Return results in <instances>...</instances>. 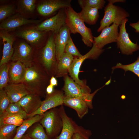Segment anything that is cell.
I'll use <instances>...</instances> for the list:
<instances>
[{
    "label": "cell",
    "mask_w": 139,
    "mask_h": 139,
    "mask_svg": "<svg viewBox=\"0 0 139 139\" xmlns=\"http://www.w3.org/2000/svg\"><path fill=\"white\" fill-rule=\"evenodd\" d=\"M64 95L62 91L54 90L50 94H47L45 99L42 101L39 108L34 112L27 115V118L37 115H43L49 110L56 107L63 105Z\"/></svg>",
    "instance_id": "4fadbf2b"
},
{
    "label": "cell",
    "mask_w": 139,
    "mask_h": 139,
    "mask_svg": "<svg viewBox=\"0 0 139 139\" xmlns=\"http://www.w3.org/2000/svg\"><path fill=\"white\" fill-rule=\"evenodd\" d=\"M104 50V49L97 47L93 42L91 49L85 54L79 57L74 58L69 69V73L71 77L88 93H91V89L87 85L85 81L81 80L79 78L80 67L85 60L97 59Z\"/></svg>",
    "instance_id": "277c9868"
},
{
    "label": "cell",
    "mask_w": 139,
    "mask_h": 139,
    "mask_svg": "<svg viewBox=\"0 0 139 139\" xmlns=\"http://www.w3.org/2000/svg\"><path fill=\"white\" fill-rule=\"evenodd\" d=\"M35 0H20L18 2L19 13L24 16L33 13L36 7Z\"/></svg>",
    "instance_id": "83f0119b"
},
{
    "label": "cell",
    "mask_w": 139,
    "mask_h": 139,
    "mask_svg": "<svg viewBox=\"0 0 139 139\" xmlns=\"http://www.w3.org/2000/svg\"><path fill=\"white\" fill-rule=\"evenodd\" d=\"M71 33L66 25L55 34L56 54L57 62L65 52V48L71 36Z\"/></svg>",
    "instance_id": "d6986e66"
},
{
    "label": "cell",
    "mask_w": 139,
    "mask_h": 139,
    "mask_svg": "<svg viewBox=\"0 0 139 139\" xmlns=\"http://www.w3.org/2000/svg\"><path fill=\"white\" fill-rule=\"evenodd\" d=\"M15 11V7L13 4L1 5L0 6V21L1 22L13 15Z\"/></svg>",
    "instance_id": "1f68e13d"
},
{
    "label": "cell",
    "mask_w": 139,
    "mask_h": 139,
    "mask_svg": "<svg viewBox=\"0 0 139 139\" xmlns=\"http://www.w3.org/2000/svg\"><path fill=\"white\" fill-rule=\"evenodd\" d=\"M55 34L51 32L45 44L36 49L34 60L42 68L51 78L55 76L57 61L56 54Z\"/></svg>",
    "instance_id": "7a4b0ae2"
},
{
    "label": "cell",
    "mask_w": 139,
    "mask_h": 139,
    "mask_svg": "<svg viewBox=\"0 0 139 139\" xmlns=\"http://www.w3.org/2000/svg\"><path fill=\"white\" fill-rule=\"evenodd\" d=\"M66 18L65 8L61 9L55 15L45 20L34 27L40 31L51 32L56 34L66 25Z\"/></svg>",
    "instance_id": "9c48e42d"
},
{
    "label": "cell",
    "mask_w": 139,
    "mask_h": 139,
    "mask_svg": "<svg viewBox=\"0 0 139 139\" xmlns=\"http://www.w3.org/2000/svg\"><path fill=\"white\" fill-rule=\"evenodd\" d=\"M4 89L11 103L18 102L22 97L30 93L23 83H8Z\"/></svg>",
    "instance_id": "ffe728a7"
},
{
    "label": "cell",
    "mask_w": 139,
    "mask_h": 139,
    "mask_svg": "<svg viewBox=\"0 0 139 139\" xmlns=\"http://www.w3.org/2000/svg\"><path fill=\"white\" fill-rule=\"evenodd\" d=\"M64 77V84L63 90L64 96L81 99L85 102L89 108L93 109V97L97 92L103 87L97 89L92 93H89L85 91L67 75Z\"/></svg>",
    "instance_id": "52a82bcc"
},
{
    "label": "cell",
    "mask_w": 139,
    "mask_h": 139,
    "mask_svg": "<svg viewBox=\"0 0 139 139\" xmlns=\"http://www.w3.org/2000/svg\"><path fill=\"white\" fill-rule=\"evenodd\" d=\"M74 58L65 52L58 61L55 73V77H64L67 75Z\"/></svg>",
    "instance_id": "603a6c76"
},
{
    "label": "cell",
    "mask_w": 139,
    "mask_h": 139,
    "mask_svg": "<svg viewBox=\"0 0 139 139\" xmlns=\"http://www.w3.org/2000/svg\"><path fill=\"white\" fill-rule=\"evenodd\" d=\"M43 115H37L24 120L22 124L17 128L16 133L13 139H21L25 132L33 125L39 121Z\"/></svg>",
    "instance_id": "484cf974"
},
{
    "label": "cell",
    "mask_w": 139,
    "mask_h": 139,
    "mask_svg": "<svg viewBox=\"0 0 139 139\" xmlns=\"http://www.w3.org/2000/svg\"><path fill=\"white\" fill-rule=\"evenodd\" d=\"M54 86L49 84L47 87L46 91L47 94H50L52 93L54 91Z\"/></svg>",
    "instance_id": "f35d334b"
},
{
    "label": "cell",
    "mask_w": 139,
    "mask_h": 139,
    "mask_svg": "<svg viewBox=\"0 0 139 139\" xmlns=\"http://www.w3.org/2000/svg\"><path fill=\"white\" fill-rule=\"evenodd\" d=\"M17 127L8 125L0 126V139H13L16 133Z\"/></svg>",
    "instance_id": "f1b7e54d"
},
{
    "label": "cell",
    "mask_w": 139,
    "mask_h": 139,
    "mask_svg": "<svg viewBox=\"0 0 139 139\" xmlns=\"http://www.w3.org/2000/svg\"><path fill=\"white\" fill-rule=\"evenodd\" d=\"M26 67L19 61L10 63L8 72V83L18 84L23 83L24 79Z\"/></svg>",
    "instance_id": "ac0fdd59"
},
{
    "label": "cell",
    "mask_w": 139,
    "mask_h": 139,
    "mask_svg": "<svg viewBox=\"0 0 139 139\" xmlns=\"http://www.w3.org/2000/svg\"><path fill=\"white\" fill-rule=\"evenodd\" d=\"M21 139H33L30 137L28 134H24Z\"/></svg>",
    "instance_id": "b9f144b4"
},
{
    "label": "cell",
    "mask_w": 139,
    "mask_h": 139,
    "mask_svg": "<svg viewBox=\"0 0 139 139\" xmlns=\"http://www.w3.org/2000/svg\"><path fill=\"white\" fill-rule=\"evenodd\" d=\"M63 122V127L59 135L55 139H72L73 135L79 133L90 137L92 134L91 131L79 125L67 115L63 105L58 108Z\"/></svg>",
    "instance_id": "5b68a950"
},
{
    "label": "cell",
    "mask_w": 139,
    "mask_h": 139,
    "mask_svg": "<svg viewBox=\"0 0 139 139\" xmlns=\"http://www.w3.org/2000/svg\"><path fill=\"white\" fill-rule=\"evenodd\" d=\"M3 113L7 114H23L26 113L18 102H15L10 103Z\"/></svg>",
    "instance_id": "e575fe53"
},
{
    "label": "cell",
    "mask_w": 139,
    "mask_h": 139,
    "mask_svg": "<svg viewBox=\"0 0 139 139\" xmlns=\"http://www.w3.org/2000/svg\"><path fill=\"white\" fill-rule=\"evenodd\" d=\"M79 13L84 22L90 25L96 24L99 17L98 8L85 6Z\"/></svg>",
    "instance_id": "d4e9b609"
},
{
    "label": "cell",
    "mask_w": 139,
    "mask_h": 139,
    "mask_svg": "<svg viewBox=\"0 0 139 139\" xmlns=\"http://www.w3.org/2000/svg\"><path fill=\"white\" fill-rule=\"evenodd\" d=\"M129 25L135 29V32L139 33V20L135 23H131Z\"/></svg>",
    "instance_id": "74e56055"
},
{
    "label": "cell",
    "mask_w": 139,
    "mask_h": 139,
    "mask_svg": "<svg viewBox=\"0 0 139 139\" xmlns=\"http://www.w3.org/2000/svg\"><path fill=\"white\" fill-rule=\"evenodd\" d=\"M41 21L40 20L28 19L18 13L11 16L2 22L0 24V29L8 32L23 25L30 24H38Z\"/></svg>",
    "instance_id": "2e32d148"
},
{
    "label": "cell",
    "mask_w": 139,
    "mask_h": 139,
    "mask_svg": "<svg viewBox=\"0 0 139 139\" xmlns=\"http://www.w3.org/2000/svg\"><path fill=\"white\" fill-rule=\"evenodd\" d=\"M49 32L40 31L34 27L20 30L16 32L15 36L24 39L37 49L41 47L46 43Z\"/></svg>",
    "instance_id": "8fae6325"
},
{
    "label": "cell",
    "mask_w": 139,
    "mask_h": 139,
    "mask_svg": "<svg viewBox=\"0 0 139 139\" xmlns=\"http://www.w3.org/2000/svg\"><path fill=\"white\" fill-rule=\"evenodd\" d=\"M63 105L74 109L81 119L88 111L89 108L88 105L83 100L80 98L64 96Z\"/></svg>",
    "instance_id": "7402d4cb"
},
{
    "label": "cell",
    "mask_w": 139,
    "mask_h": 139,
    "mask_svg": "<svg viewBox=\"0 0 139 139\" xmlns=\"http://www.w3.org/2000/svg\"><path fill=\"white\" fill-rule=\"evenodd\" d=\"M104 15L101 20L100 26L97 30L100 32L105 28L112 23L119 26L123 20L129 16V14L122 8L109 2L104 9Z\"/></svg>",
    "instance_id": "ba28073f"
},
{
    "label": "cell",
    "mask_w": 139,
    "mask_h": 139,
    "mask_svg": "<svg viewBox=\"0 0 139 139\" xmlns=\"http://www.w3.org/2000/svg\"><path fill=\"white\" fill-rule=\"evenodd\" d=\"M34 48L24 42H21L15 47L11 60L19 61L27 67L31 65L34 60Z\"/></svg>",
    "instance_id": "7c38bea8"
},
{
    "label": "cell",
    "mask_w": 139,
    "mask_h": 139,
    "mask_svg": "<svg viewBox=\"0 0 139 139\" xmlns=\"http://www.w3.org/2000/svg\"><path fill=\"white\" fill-rule=\"evenodd\" d=\"M90 138L80 133H77L73 135L72 139H89Z\"/></svg>",
    "instance_id": "8d00e7d4"
},
{
    "label": "cell",
    "mask_w": 139,
    "mask_h": 139,
    "mask_svg": "<svg viewBox=\"0 0 139 139\" xmlns=\"http://www.w3.org/2000/svg\"><path fill=\"white\" fill-rule=\"evenodd\" d=\"M11 103L4 89H0V115L2 114Z\"/></svg>",
    "instance_id": "836d02e7"
},
{
    "label": "cell",
    "mask_w": 139,
    "mask_h": 139,
    "mask_svg": "<svg viewBox=\"0 0 139 139\" xmlns=\"http://www.w3.org/2000/svg\"><path fill=\"white\" fill-rule=\"evenodd\" d=\"M118 68L123 69L125 72L127 71L131 72L139 78V56L135 62L130 64L124 65L120 63H117L115 66L112 67V71Z\"/></svg>",
    "instance_id": "f546056e"
},
{
    "label": "cell",
    "mask_w": 139,
    "mask_h": 139,
    "mask_svg": "<svg viewBox=\"0 0 139 139\" xmlns=\"http://www.w3.org/2000/svg\"><path fill=\"white\" fill-rule=\"evenodd\" d=\"M39 122L45 128L46 133L50 139L55 138L60 134L63 122L58 108H53L45 112Z\"/></svg>",
    "instance_id": "8992f818"
},
{
    "label": "cell",
    "mask_w": 139,
    "mask_h": 139,
    "mask_svg": "<svg viewBox=\"0 0 139 139\" xmlns=\"http://www.w3.org/2000/svg\"><path fill=\"white\" fill-rule=\"evenodd\" d=\"M107 1L113 4L115 3H124L126 2V0H108Z\"/></svg>",
    "instance_id": "60d3db41"
},
{
    "label": "cell",
    "mask_w": 139,
    "mask_h": 139,
    "mask_svg": "<svg viewBox=\"0 0 139 139\" xmlns=\"http://www.w3.org/2000/svg\"><path fill=\"white\" fill-rule=\"evenodd\" d=\"M118 27V25L113 23L103 29L98 37H93L94 43L96 46L99 49H103L108 44L116 42L119 35Z\"/></svg>",
    "instance_id": "9a60e30c"
},
{
    "label": "cell",
    "mask_w": 139,
    "mask_h": 139,
    "mask_svg": "<svg viewBox=\"0 0 139 139\" xmlns=\"http://www.w3.org/2000/svg\"><path fill=\"white\" fill-rule=\"evenodd\" d=\"M50 79L41 67L33 60L31 66L26 68L23 83L30 93L44 97Z\"/></svg>",
    "instance_id": "6da1fadb"
},
{
    "label": "cell",
    "mask_w": 139,
    "mask_h": 139,
    "mask_svg": "<svg viewBox=\"0 0 139 139\" xmlns=\"http://www.w3.org/2000/svg\"><path fill=\"white\" fill-rule=\"evenodd\" d=\"M65 52L73 56L74 58H78L82 55L75 46L71 36L65 48Z\"/></svg>",
    "instance_id": "d590c367"
},
{
    "label": "cell",
    "mask_w": 139,
    "mask_h": 139,
    "mask_svg": "<svg viewBox=\"0 0 139 139\" xmlns=\"http://www.w3.org/2000/svg\"><path fill=\"white\" fill-rule=\"evenodd\" d=\"M71 0H43L38 4L37 10L40 15L47 16L61 9L71 7Z\"/></svg>",
    "instance_id": "5bb4252c"
},
{
    "label": "cell",
    "mask_w": 139,
    "mask_h": 139,
    "mask_svg": "<svg viewBox=\"0 0 139 139\" xmlns=\"http://www.w3.org/2000/svg\"><path fill=\"white\" fill-rule=\"evenodd\" d=\"M0 37L3 43V54L0 62V66L9 62L11 60L14 51L13 45L15 36L9 33L8 32L0 30Z\"/></svg>",
    "instance_id": "e0dca14e"
},
{
    "label": "cell",
    "mask_w": 139,
    "mask_h": 139,
    "mask_svg": "<svg viewBox=\"0 0 139 139\" xmlns=\"http://www.w3.org/2000/svg\"><path fill=\"white\" fill-rule=\"evenodd\" d=\"M37 123L31 126L30 130L27 134L28 136L33 139H51L45 132L42 125Z\"/></svg>",
    "instance_id": "4316f807"
},
{
    "label": "cell",
    "mask_w": 139,
    "mask_h": 139,
    "mask_svg": "<svg viewBox=\"0 0 139 139\" xmlns=\"http://www.w3.org/2000/svg\"><path fill=\"white\" fill-rule=\"evenodd\" d=\"M128 21V18H125L119 26V31L116 42L117 47L120 49L121 53L128 55H132L133 52L139 50V45L137 42L136 43L133 42L127 32L126 24Z\"/></svg>",
    "instance_id": "30bf717a"
},
{
    "label": "cell",
    "mask_w": 139,
    "mask_h": 139,
    "mask_svg": "<svg viewBox=\"0 0 139 139\" xmlns=\"http://www.w3.org/2000/svg\"><path fill=\"white\" fill-rule=\"evenodd\" d=\"M77 2L81 8L88 6L99 9H102L106 3L104 0H78Z\"/></svg>",
    "instance_id": "d6a6232c"
},
{
    "label": "cell",
    "mask_w": 139,
    "mask_h": 139,
    "mask_svg": "<svg viewBox=\"0 0 139 139\" xmlns=\"http://www.w3.org/2000/svg\"><path fill=\"white\" fill-rule=\"evenodd\" d=\"M42 102L40 97L30 93L22 97L17 102L28 115L36 111L40 107Z\"/></svg>",
    "instance_id": "44dd1931"
},
{
    "label": "cell",
    "mask_w": 139,
    "mask_h": 139,
    "mask_svg": "<svg viewBox=\"0 0 139 139\" xmlns=\"http://www.w3.org/2000/svg\"><path fill=\"white\" fill-rule=\"evenodd\" d=\"M10 64L8 63L0 66V89H4L8 84Z\"/></svg>",
    "instance_id": "4dcf8cb0"
},
{
    "label": "cell",
    "mask_w": 139,
    "mask_h": 139,
    "mask_svg": "<svg viewBox=\"0 0 139 139\" xmlns=\"http://www.w3.org/2000/svg\"><path fill=\"white\" fill-rule=\"evenodd\" d=\"M27 118V113L23 114L3 113L0 115V126L8 125L19 126L22 124L24 120Z\"/></svg>",
    "instance_id": "cb8c5ba5"
},
{
    "label": "cell",
    "mask_w": 139,
    "mask_h": 139,
    "mask_svg": "<svg viewBox=\"0 0 139 139\" xmlns=\"http://www.w3.org/2000/svg\"><path fill=\"white\" fill-rule=\"evenodd\" d=\"M66 15V24L71 33H79L82 41L88 47L92 46L93 36L91 29L86 27L79 13L75 11L71 7L65 8Z\"/></svg>",
    "instance_id": "3957f363"
},
{
    "label": "cell",
    "mask_w": 139,
    "mask_h": 139,
    "mask_svg": "<svg viewBox=\"0 0 139 139\" xmlns=\"http://www.w3.org/2000/svg\"><path fill=\"white\" fill-rule=\"evenodd\" d=\"M57 81L55 77L54 76H52L50 80V84L54 87L57 86Z\"/></svg>",
    "instance_id": "ab89813d"
}]
</instances>
